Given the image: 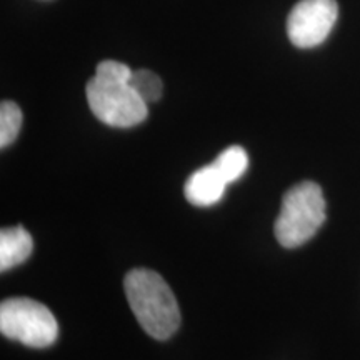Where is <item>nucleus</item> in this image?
<instances>
[{
    "label": "nucleus",
    "instance_id": "obj_1",
    "mask_svg": "<svg viewBox=\"0 0 360 360\" xmlns=\"http://www.w3.org/2000/svg\"><path fill=\"white\" fill-rule=\"evenodd\" d=\"M132 69L117 60H103L87 82L85 96L92 114L110 127L129 129L147 119V102L130 85Z\"/></svg>",
    "mask_w": 360,
    "mask_h": 360
},
{
    "label": "nucleus",
    "instance_id": "obj_2",
    "mask_svg": "<svg viewBox=\"0 0 360 360\" xmlns=\"http://www.w3.org/2000/svg\"><path fill=\"white\" fill-rule=\"evenodd\" d=\"M125 295L129 305L148 335L167 340L180 326V309L169 283L148 269H134L125 276Z\"/></svg>",
    "mask_w": 360,
    "mask_h": 360
},
{
    "label": "nucleus",
    "instance_id": "obj_3",
    "mask_svg": "<svg viewBox=\"0 0 360 360\" xmlns=\"http://www.w3.org/2000/svg\"><path fill=\"white\" fill-rule=\"evenodd\" d=\"M326 222V199L315 182H300L285 192L276 220V237L285 249H295L310 240Z\"/></svg>",
    "mask_w": 360,
    "mask_h": 360
},
{
    "label": "nucleus",
    "instance_id": "obj_4",
    "mask_svg": "<svg viewBox=\"0 0 360 360\" xmlns=\"http://www.w3.org/2000/svg\"><path fill=\"white\" fill-rule=\"evenodd\" d=\"M0 332L32 349L51 347L58 337V323L51 312L29 297H12L0 305Z\"/></svg>",
    "mask_w": 360,
    "mask_h": 360
},
{
    "label": "nucleus",
    "instance_id": "obj_5",
    "mask_svg": "<svg viewBox=\"0 0 360 360\" xmlns=\"http://www.w3.org/2000/svg\"><path fill=\"white\" fill-rule=\"evenodd\" d=\"M339 6L335 0H300L287 19V35L299 49L321 45L334 29Z\"/></svg>",
    "mask_w": 360,
    "mask_h": 360
},
{
    "label": "nucleus",
    "instance_id": "obj_6",
    "mask_svg": "<svg viewBox=\"0 0 360 360\" xmlns=\"http://www.w3.org/2000/svg\"><path fill=\"white\" fill-rule=\"evenodd\" d=\"M227 186L229 184L225 182V179L219 172V169L214 164H209L205 167L195 170L187 179L184 193H186V199L191 204L199 207H209L217 204L219 200H222Z\"/></svg>",
    "mask_w": 360,
    "mask_h": 360
},
{
    "label": "nucleus",
    "instance_id": "obj_7",
    "mask_svg": "<svg viewBox=\"0 0 360 360\" xmlns=\"http://www.w3.org/2000/svg\"><path fill=\"white\" fill-rule=\"evenodd\" d=\"M34 250L32 236L22 225L0 232V270L6 272L24 264Z\"/></svg>",
    "mask_w": 360,
    "mask_h": 360
},
{
    "label": "nucleus",
    "instance_id": "obj_8",
    "mask_svg": "<svg viewBox=\"0 0 360 360\" xmlns=\"http://www.w3.org/2000/svg\"><path fill=\"white\" fill-rule=\"evenodd\" d=\"M212 164L222 174L225 182L232 184L240 179L245 174V170L249 169V155L240 146H231L225 148Z\"/></svg>",
    "mask_w": 360,
    "mask_h": 360
},
{
    "label": "nucleus",
    "instance_id": "obj_9",
    "mask_svg": "<svg viewBox=\"0 0 360 360\" xmlns=\"http://www.w3.org/2000/svg\"><path fill=\"white\" fill-rule=\"evenodd\" d=\"M22 127V110L15 102L4 101L0 105V147L6 148L15 141Z\"/></svg>",
    "mask_w": 360,
    "mask_h": 360
},
{
    "label": "nucleus",
    "instance_id": "obj_10",
    "mask_svg": "<svg viewBox=\"0 0 360 360\" xmlns=\"http://www.w3.org/2000/svg\"><path fill=\"white\" fill-rule=\"evenodd\" d=\"M130 85L147 103L157 102L164 92V84H162L159 75L147 69L134 70L132 77H130Z\"/></svg>",
    "mask_w": 360,
    "mask_h": 360
}]
</instances>
